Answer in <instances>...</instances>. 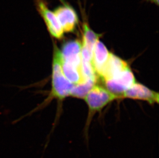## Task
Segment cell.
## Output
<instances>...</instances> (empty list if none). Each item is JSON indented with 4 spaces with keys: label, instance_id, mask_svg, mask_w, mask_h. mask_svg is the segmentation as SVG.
<instances>
[{
    "label": "cell",
    "instance_id": "cell-12",
    "mask_svg": "<svg viewBox=\"0 0 159 158\" xmlns=\"http://www.w3.org/2000/svg\"><path fill=\"white\" fill-rule=\"evenodd\" d=\"M97 81L86 79L83 82L74 85L70 95L77 98L84 99L90 90L96 85Z\"/></svg>",
    "mask_w": 159,
    "mask_h": 158
},
{
    "label": "cell",
    "instance_id": "cell-7",
    "mask_svg": "<svg viewBox=\"0 0 159 158\" xmlns=\"http://www.w3.org/2000/svg\"><path fill=\"white\" fill-rule=\"evenodd\" d=\"M81 42L78 40L63 44L60 50L62 61L81 69Z\"/></svg>",
    "mask_w": 159,
    "mask_h": 158
},
{
    "label": "cell",
    "instance_id": "cell-6",
    "mask_svg": "<svg viewBox=\"0 0 159 158\" xmlns=\"http://www.w3.org/2000/svg\"><path fill=\"white\" fill-rule=\"evenodd\" d=\"M123 98L143 100L152 104L159 102V94L141 84L135 83L124 93Z\"/></svg>",
    "mask_w": 159,
    "mask_h": 158
},
{
    "label": "cell",
    "instance_id": "cell-10",
    "mask_svg": "<svg viewBox=\"0 0 159 158\" xmlns=\"http://www.w3.org/2000/svg\"><path fill=\"white\" fill-rule=\"evenodd\" d=\"M83 40L81 42L82 48L86 49L93 54V49L96 42L102 35L95 33L85 21L83 24Z\"/></svg>",
    "mask_w": 159,
    "mask_h": 158
},
{
    "label": "cell",
    "instance_id": "cell-5",
    "mask_svg": "<svg viewBox=\"0 0 159 158\" xmlns=\"http://www.w3.org/2000/svg\"><path fill=\"white\" fill-rule=\"evenodd\" d=\"M54 12L65 33H72L75 31L79 23L76 11L73 7L63 2V4L54 10Z\"/></svg>",
    "mask_w": 159,
    "mask_h": 158
},
{
    "label": "cell",
    "instance_id": "cell-13",
    "mask_svg": "<svg viewBox=\"0 0 159 158\" xmlns=\"http://www.w3.org/2000/svg\"><path fill=\"white\" fill-rule=\"evenodd\" d=\"M147 1L150 2L151 3H154L157 5H159V0H146Z\"/></svg>",
    "mask_w": 159,
    "mask_h": 158
},
{
    "label": "cell",
    "instance_id": "cell-8",
    "mask_svg": "<svg viewBox=\"0 0 159 158\" xmlns=\"http://www.w3.org/2000/svg\"><path fill=\"white\" fill-rule=\"evenodd\" d=\"M110 54L104 43L98 40L93 49L92 60V65L98 76H99L108 62Z\"/></svg>",
    "mask_w": 159,
    "mask_h": 158
},
{
    "label": "cell",
    "instance_id": "cell-3",
    "mask_svg": "<svg viewBox=\"0 0 159 158\" xmlns=\"http://www.w3.org/2000/svg\"><path fill=\"white\" fill-rule=\"evenodd\" d=\"M104 82L109 91L122 99L124 93L135 83V80L129 66Z\"/></svg>",
    "mask_w": 159,
    "mask_h": 158
},
{
    "label": "cell",
    "instance_id": "cell-11",
    "mask_svg": "<svg viewBox=\"0 0 159 158\" xmlns=\"http://www.w3.org/2000/svg\"><path fill=\"white\" fill-rule=\"evenodd\" d=\"M62 69L65 77L74 85H76L86 80L83 78L81 69L65 62L62 60Z\"/></svg>",
    "mask_w": 159,
    "mask_h": 158
},
{
    "label": "cell",
    "instance_id": "cell-4",
    "mask_svg": "<svg viewBox=\"0 0 159 158\" xmlns=\"http://www.w3.org/2000/svg\"><path fill=\"white\" fill-rule=\"evenodd\" d=\"M36 9L43 20L50 35L55 39L61 40L64 32L54 11H51L44 0H36Z\"/></svg>",
    "mask_w": 159,
    "mask_h": 158
},
{
    "label": "cell",
    "instance_id": "cell-1",
    "mask_svg": "<svg viewBox=\"0 0 159 158\" xmlns=\"http://www.w3.org/2000/svg\"><path fill=\"white\" fill-rule=\"evenodd\" d=\"M52 90L47 101L53 100H63L70 95L74 84L70 82L63 75L62 69V56L60 49L57 45H54L53 49Z\"/></svg>",
    "mask_w": 159,
    "mask_h": 158
},
{
    "label": "cell",
    "instance_id": "cell-9",
    "mask_svg": "<svg viewBox=\"0 0 159 158\" xmlns=\"http://www.w3.org/2000/svg\"><path fill=\"white\" fill-rule=\"evenodd\" d=\"M128 67H129V65L124 60L115 55L110 54L108 62L99 76L104 81L112 77Z\"/></svg>",
    "mask_w": 159,
    "mask_h": 158
},
{
    "label": "cell",
    "instance_id": "cell-2",
    "mask_svg": "<svg viewBox=\"0 0 159 158\" xmlns=\"http://www.w3.org/2000/svg\"><path fill=\"white\" fill-rule=\"evenodd\" d=\"M117 95H115L106 88L95 85L90 90L84 98V101L88 106V118L84 128V137L86 146L89 148V127L92 118L95 113L100 112L111 102L119 99Z\"/></svg>",
    "mask_w": 159,
    "mask_h": 158
}]
</instances>
